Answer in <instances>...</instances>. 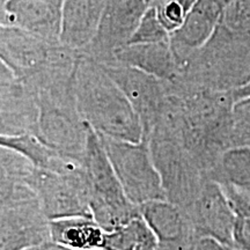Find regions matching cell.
<instances>
[{"instance_id": "obj_1", "label": "cell", "mask_w": 250, "mask_h": 250, "mask_svg": "<svg viewBox=\"0 0 250 250\" xmlns=\"http://www.w3.org/2000/svg\"><path fill=\"white\" fill-rule=\"evenodd\" d=\"M74 96L80 117L98 133L125 142L143 140L142 121L123 90L101 62L85 54L74 76Z\"/></svg>"}, {"instance_id": "obj_2", "label": "cell", "mask_w": 250, "mask_h": 250, "mask_svg": "<svg viewBox=\"0 0 250 250\" xmlns=\"http://www.w3.org/2000/svg\"><path fill=\"white\" fill-rule=\"evenodd\" d=\"M88 134L83 154L87 198L94 220L107 230L140 217V210L125 195L100 134L87 124Z\"/></svg>"}, {"instance_id": "obj_3", "label": "cell", "mask_w": 250, "mask_h": 250, "mask_svg": "<svg viewBox=\"0 0 250 250\" xmlns=\"http://www.w3.org/2000/svg\"><path fill=\"white\" fill-rule=\"evenodd\" d=\"M1 250H27L51 242L50 219L35 190L23 181L0 174Z\"/></svg>"}, {"instance_id": "obj_4", "label": "cell", "mask_w": 250, "mask_h": 250, "mask_svg": "<svg viewBox=\"0 0 250 250\" xmlns=\"http://www.w3.org/2000/svg\"><path fill=\"white\" fill-rule=\"evenodd\" d=\"M146 138L149 140L153 161L161 176L167 199L186 213L206 175L165 124H156Z\"/></svg>"}, {"instance_id": "obj_5", "label": "cell", "mask_w": 250, "mask_h": 250, "mask_svg": "<svg viewBox=\"0 0 250 250\" xmlns=\"http://www.w3.org/2000/svg\"><path fill=\"white\" fill-rule=\"evenodd\" d=\"M100 134V133H99ZM101 137L125 195L136 206L167 199L160 174L153 161L149 140L132 143Z\"/></svg>"}, {"instance_id": "obj_6", "label": "cell", "mask_w": 250, "mask_h": 250, "mask_svg": "<svg viewBox=\"0 0 250 250\" xmlns=\"http://www.w3.org/2000/svg\"><path fill=\"white\" fill-rule=\"evenodd\" d=\"M35 94L40 118L34 134L58 151L83 155L88 129L78 112L74 88Z\"/></svg>"}, {"instance_id": "obj_7", "label": "cell", "mask_w": 250, "mask_h": 250, "mask_svg": "<svg viewBox=\"0 0 250 250\" xmlns=\"http://www.w3.org/2000/svg\"><path fill=\"white\" fill-rule=\"evenodd\" d=\"M102 66L123 90L142 121L144 137H148L165 114L168 83L114 61L104 62Z\"/></svg>"}, {"instance_id": "obj_8", "label": "cell", "mask_w": 250, "mask_h": 250, "mask_svg": "<svg viewBox=\"0 0 250 250\" xmlns=\"http://www.w3.org/2000/svg\"><path fill=\"white\" fill-rule=\"evenodd\" d=\"M147 7V0H105L98 33L81 54L102 64L112 61L117 50L129 44Z\"/></svg>"}, {"instance_id": "obj_9", "label": "cell", "mask_w": 250, "mask_h": 250, "mask_svg": "<svg viewBox=\"0 0 250 250\" xmlns=\"http://www.w3.org/2000/svg\"><path fill=\"white\" fill-rule=\"evenodd\" d=\"M186 214L198 237L233 243L235 214L226 191L217 181L205 177Z\"/></svg>"}, {"instance_id": "obj_10", "label": "cell", "mask_w": 250, "mask_h": 250, "mask_svg": "<svg viewBox=\"0 0 250 250\" xmlns=\"http://www.w3.org/2000/svg\"><path fill=\"white\" fill-rule=\"evenodd\" d=\"M0 136L35 133L40 107L35 92L0 62Z\"/></svg>"}, {"instance_id": "obj_11", "label": "cell", "mask_w": 250, "mask_h": 250, "mask_svg": "<svg viewBox=\"0 0 250 250\" xmlns=\"http://www.w3.org/2000/svg\"><path fill=\"white\" fill-rule=\"evenodd\" d=\"M224 0H197L182 26L170 34V45L182 70L188 59L211 39L220 21Z\"/></svg>"}, {"instance_id": "obj_12", "label": "cell", "mask_w": 250, "mask_h": 250, "mask_svg": "<svg viewBox=\"0 0 250 250\" xmlns=\"http://www.w3.org/2000/svg\"><path fill=\"white\" fill-rule=\"evenodd\" d=\"M62 5L52 0L1 1V26L18 27L51 43H61Z\"/></svg>"}, {"instance_id": "obj_13", "label": "cell", "mask_w": 250, "mask_h": 250, "mask_svg": "<svg viewBox=\"0 0 250 250\" xmlns=\"http://www.w3.org/2000/svg\"><path fill=\"white\" fill-rule=\"evenodd\" d=\"M104 5L105 0H64L59 34L62 44L85 51L98 33Z\"/></svg>"}, {"instance_id": "obj_14", "label": "cell", "mask_w": 250, "mask_h": 250, "mask_svg": "<svg viewBox=\"0 0 250 250\" xmlns=\"http://www.w3.org/2000/svg\"><path fill=\"white\" fill-rule=\"evenodd\" d=\"M112 61L138 68L168 83H177L181 78V71L170 41L126 44L115 52Z\"/></svg>"}, {"instance_id": "obj_15", "label": "cell", "mask_w": 250, "mask_h": 250, "mask_svg": "<svg viewBox=\"0 0 250 250\" xmlns=\"http://www.w3.org/2000/svg\"><path fill=\"white\" fill-rule=\"evenodd\" d=\"M0 146L11 148L29 160L40 169L62 175H79L83 173V155L78 156L58 151L42 142L36 134L0 136Z\"/></svg>"}, {"instance_id": "obj_16", "label": "cell", "mask_w": 250, "mask_h": 250, "mask_svg": "<svg viewBox=\"0 0 250 250\" xmlns=\"http://www.w3.org/2000/svg\"><path fill=\"white\" fill-rule=\"evenodd\" d=\"M139 210L162 247L180 245L198 237L184 211L168 199L146 203L139 206Z\"/></svg>"}, {"instance_id": "obj_17", "label": "cell", "mask_w": 250, "mask_h": 250, "mask_svg": "<svg viewBox=\"0 0 250 250\" xmlns=\"http://www.w3.org/2000/svg\"><path fill=\"white\" fill-rule=\"evenodd\" d=\"M51 242L72 250H102L104 229L92 217H68L50 220Z\"/></svg>"}, {"instance_id": "obj_18", "label": "cell", "mask_w": 250, "mask_h": 250, "mask_svg": "<svg viewBox=\"0 0 250 250\" xmlns=\"http://www.w3.org/2000/svg\"><path fill=\"white\" fill-rule=\"evenodd\" d=\"M208 177L220 184L250 189V147L236 145L227 148Z\"/></svg>"}, {"instance_id": "obj_19", "label": "cell", "mask_w": 250, "mask_h": 250, "mask_svg": "<svg viewBox=\"0 0 250 250\" xmlns=\"http://www.w3.org/2000/svg\"><path fill=\"white\" fill-rule=\"evenodd\" d=\"M232 205L234 221L233 243L242 250H250V189L221 184Z\"/></svg>"}, {"instance_id": "obj_20", "label": "cell", "mask_w": 250, "mask_h": 250, "mask_svg": "<svg viewBox=\"0 0 250 250\" xmlns=\"http://www.w3.org/2000/svg\"><path fill=\"white\" fill-rule=\"evenodd\" d=\"M218 26L250 43V0H224Z\"/></svg>"}, {"instance_id": "obj_21", "label": "cell", "mask_w": 250, "mask_h": 250, "mask_svg": "<svg viewBox=\"0 0 250 250\" xmlns=\"http://www.w3.org/2000/svg\"><path fill=\"white\" fill-rule=\"evenodd\" d=\"M170 33L166 29L154 6L148 5L144 13L138 28L131 37L129 44L134 43H158L169 42Z\"/></svg>"}, {"instance_id": "obj_22", "label": "cell", "mask_w": 250, "mask_h": 250, "mask_svg": "<svg viewBox=\"0 0 250 250\" xmlns=\"http://www.w3.org/2000/svg\"><path fill=\"white\" fill-rule=\"evenodd\" d=\"M196 1L197 0H154L149 5L154 6L162 24L171 34L182 26L188 12Z\"/></svg>"}, {"instance_id": "obj_23", "label": "cell", "mask_w": 250, "mask_h": 250, "mask_svg": "<svg viewBox=\"0 0 250 250\" xmlns=\"http://www.w3.org/2000/svg\"><path fill=\"white\" fill-rule=\"evenodd\" d=\"M250 147V99L234 103L233 107V146Z\"/></svg>"}, {"instance_id": "obj_24", "label": "cell", "mask_w": 250, "mask_h": 250, "mask_svg": "<svg viewBox=\"0 0 250 250\" xmlns=\"http://www.w3.org/2000/svg\"><path fill=\"white\" fill-rule=\"evenodd\" d=\"M230 93H232L234 102L241 101V100L245 99H250V79L243 83V85L237 87V88L230 90Z\"/></svg>"}, {"instance_id": "obj_25", "label": "cell", "mask_w": 250, "mask_h": 250, "mask_svg": "<svg viewBox=\"0 0 250 250\" xmlns=\"http://www.w3.org/2000/svg\"><path fill=\"white\" fill-rule=\"evenodd\" d=\"M152 1H154V0H147V2H148V5H149V4H151V2H152Z\"/></svg>"}, {"instance_id": "obj_26", "label": "cell", "mask_w": 250, "mask_h": 250, "mask_svg": "<svg viewBox=\"0 0 250 250\" xmlns=\"http://www.w3.org/2000/svg\"><path fill=\"white\" fill-rule=\"evenodd\" d=\"M1 1H5V0H1Z\"/></svg>"}]
</instances>
